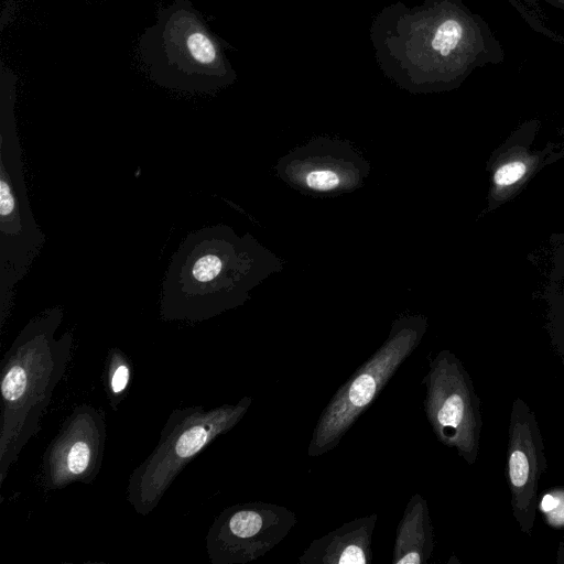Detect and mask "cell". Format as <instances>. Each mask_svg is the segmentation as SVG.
Instances as JSON below:
<instances>
[{
	"label": "cell",
	"mask_w": 564,
	"mask_h": 564,
	"mask_svg": "<svg viewBox=\"0 0 564 564\" xmlns=\"http://www.w3.org/2000/svg\"><path fill=\"white\" fill-rule=\"evenodd\" d=\"M282 270L252 235L218 224L191 231L173 253L162 283L159 317L197 323L243 305L251 291Z\"/></svg>",
	"instance_id": "cell-1"
},
{
	"label": "cell",
	"mask_w": 564,
	"mask_h": 564,
	"mask_svg": "<svg viewBox=\"0 0 564 564\" xmlns=\"http://www.w3.org/2000/svg\"><path fill=\"white\" fill-rule=\"evenodd\" d=\"M61 306L33 316L6 351L0 367V486L29 441L37 434L53 392L72 356L70 330L57 337Z\"/></svg>",
	"instance_id": "cell-2"
},
{
	"label": "cell",
	"mask_w": 564,
	"mask_h": 564,
	"mask_svg": "<svg viewBox=\"0 0 564 564\" xmlns=\"http://www.w3.org/2000/svg\"><path fill=\"white\" fill-rule=\"evenodd\" d=\"M251 397L234 404L207 409L191 405L167 416L153 451L128 478L127 499L140 516L150 514L180 473L219 436L231 431L247 414Z\"/></svg>",
	"instance_id": "cell-3"
},
{
	"label": "cell",
	"mask_w": 564,
	"mask_h": 564,
	"mask_svg": "<svg viewBox=\"0 0 564 564\" xmlns=\"http://www.w3.org/2000/svg\"><path fill=\"white\" fill-rule=\"evenodd\" d=\"M427 329L423 315L397 318L382 345L337 389L313 429L307 455L333 451L376 400L388 381L421 344Z\"/></svg>",
	"instance_id": "cell-4"
},
{
	"label": "cell",
	"mask_w": 564,
	"mask_h": 564,
	"mask_svg": "<svg viewBox=\"0 0 564 564\" xmlns=\"http://www.w3.org/2000/svg\"><path fill=\"white\" fill-rule=\"evenodd\" d=\"M46 237L32 213L15 129L0 133V328L9 317L13 291L43 250Z\"/></svg>",
	"instance_id": "cell-5"
},
{
	"label": "cell",
	"mask_w": 564,
	"mask_h": 564,
	"mask_svg": "<svg viewBox=\"0 0 564 564\" xmlns=\"http://www.w3.org/2000/svg\"><path fill=\"white\" fill-rule=\"evenodd\" d=\"M423 409L436 438L468 465L478 458L482 417L480 399L462 360L443 349L422 379Z\"/></svg>",
	"instance_id": "cell-6"
},
{
	"label": "cell",
	"mask_w": 564,
	"mask_h": 564,
	"mask_svg": "<svg viewBox=\"0 0 564 564\" xmlns=\"http://www.w3.org/2000/svg\"><path fill=\"white\" fill-rule=\"evenodd\" d=\"M297 522L294 511L275 503L249 501L218 513L206 535L212 564H246L283 541Z\"/></svg>",
	"instance_id": "cell-7"
},
{
	"label": "cell",
	"mask_w": 564,
	"mask_h": 564,
	"mask_svg": "<svg viewBox=\"0 0 564 564\" xmlns=\"http://www.w3.org/2000/svg\"><path fill=\"white\" fill-rule=\"evenodd\" d=\"M106 443L104 410L86 403L75 406L43 454V487L58 490L78 482L90 485L101 469Z\"/></svg>",
	"instance_id": "cell-8"
},
{
	"label": "cell",
	"mask_w": 564,
	"mask_h": 564,
	"mask_svg": "<svg viewBox=\"0 0 564 564\" xmlns=\"http://www.w3.org/2000/svg\"><path fill=\"white\" fill-rule=\"evenodd\" d=\"M275 171L303 194L337 196L360 188L370 164L350 142L319 137L282 156Z\"/></svg>",
	"instance_id": "cell-9"
},
{
	"label": "cell",
	"mask_w": 564,
	"mask_h": 564,
	"mask_svg": "<svg viewBox=\"0 0 564 564\" xmlns=\"http://www.w3.org/2000/svg\"><path fill=\"white\" fill-rule=\"evenodd\" d=\"M547 468L545 446L534 412L520 397L510 411L506 478L511 511L521 532L531 535L539 507V484Z\"/></svg>",
	"instance_id": "cell-10"
},
{
	"label": "cell",
	"mask_w": 564,
	"mask_h": 564,
	"mask_svg": "<svg viewBox=\"0 0 564 564\" xmlns=\"http://www.w3.org/2000/svg\"><path fill=\"white\" fill-rule=\"evenodd\" d=\"M378 514L352 519L315 539L299 557L301 564H370Z\"/></svg>",
	"instance_id": "cell-11"
},
{
	"label": "cell",
	"mask_w": 564,
	"mask_h": 564,
	"mask_svg": "<svg viewBox=\"0 0 564 564\" xmlns=\"http://www.w3.org/2000/svg\"><path fill=\"white\" fill-rule=\"evenodd\" d=\"M434 529L427 501L414 494L406 503L397 528L393 564H424L434 551Z\"/></svg>",
	"instance_id": "cell-12"
},
{
	"label": "cell",
	"mask_w": 564,
	"mask_h": 564,
	"mask_svg": "<svg viewBox=\"0 0 564 564\" xmlns=\"http://www.w3.org/2000/svg\"><path fill=\"white\" fill-rule=\"evenodd\" d=\"M132 377V362L124 351L117 347L108 350L104 368V386L108 402L117 411L124 400Z\"/></svg>",
	"instance_id": "cell-13"
},
{
	"label": "cell",
	"mask_w": 564,
	"mask_h": 564,
	"mask_svg": "<svg viewBox=\"0 0 564 564\" xmlns=\"http://www.w3.org/2000/svg\"><path fill=\"white\" fill-rule=\"evenodd\" d=\"M538 510L549 525L564 528V487L557 486L545 491L539 499Z\"/></svg>",
	"instance_id": "cell-14"
},
{
	"label": "cell",
	"mask_w": 564,
	"mask_h": 564,
	"mask_svg": "<svg viewBox=\"0 0 564 564\" xmlns=\"http://www.w3.org/2000/svg\"><path fill=\"white\" fill-rule=\"evenodd\" d=\"M187 48L193 58L203 64H210L216 59V48L208 36L200 32L192 33L186 41Z\"/></svg>",
	"instance_id": "cell-15"
},
{
	"label": "cell",
	"mask_w": 564,
	"mask_h": 564,
	"mask_svg": "<svg viewBox=\"0 0 564 564\" xmlns=\"http://www.w3.org/2000/svg\"><path fill=\"white\" fill-rule=\"evenodd\" d=\"M525 165L522 162L516 161L500 166L494 176L497 185L508 186L519 181L525 173Z\"/></svg>",
	"instance_id": "cell-16"
},
{
	"label": "cell",
	"mask_w": 564,
	"mask_h": 564,
	"mask_svg": "<svg viewBox=\"0 0 564 564\" xmlns=\"http://www.w3.org/2000/svg\"><path fill=\"white\" fill-rule=\"evenodd\" d=\"M554 345L562 361L564 362V329L555 333Z\"/></svg>",
	"instance_id": "cell-17"
},
{
	"label": "cell",
	"mask_w": 564,
	"mask_h": 564,
	"mask_svg": "<svg viewBox=\"0 0 564 564\" xmlns=\"http://www.w3.org/2000/svg\"><path fill=\"white\" fill-rule=\"evenodd\" d=\"M527 2L534 3L538 1H544L555 8L564 10V0H525Z\"/></svg>",
	"instance_id": "cell-18"
},
{
	"label": "cell",
	"mask_w": 564,
	"mask_h": 564,
	"mask_svg": "<svg viewBox=\"0 0 564 564\" xmlns=\"http://www.w3.org/2000/svg\"><path fill=\"white\" fill-rule=\"evenodd\" d=\"M555 563L556 564H564V543L563 542H561L558 544V547H557V551H556Z\"/></svg>",
	"instance_id": "cell-19"
}]
</instances>
